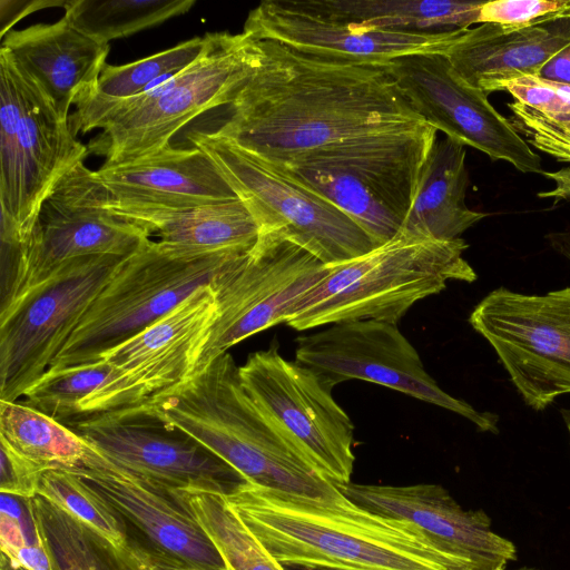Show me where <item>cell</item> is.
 <instances>
[{
	"mask_svg": "<svg viewBox=\"0 0 570 570\" xmlns=\"http://www.w3.org/2000/svg\"><path fill=\"white\" fill-rule=\"evenodd\" d=\"M256 43L254 70L213 132L269 166L352 138L428 125L384 66Z\"/></svg>",
	"mask_w": 570,
	"mask_h": 570,
	"instance_id": "6da1fadb",
	"label": "cell"
},
{
	"mask_svg": "<svg viewBox=\"0 0 570 570\" xmlns=\"http://www.w3.org/2000/svg\"><path fill=\"white\" fill-rule=\"evenodd\" d=\"M223 495L282 564L348 570H471L412 523L366 510L341 491L322 501L246 482Z\"/></svg>",
	"mask_w": 570,
	"mask_h": 570,
	"instance_id": "7a4b0ae2",
	"label": "cell"
},
{
	"mask_svg": "<svg viewBox=\"0 0 570 570\" xmlns=\"http://www.w3.org/2000/svg\"><path fill=\"white\" fill-rule=\"evenodd\" d=\"M229 353L140 407L190 436L256 485L331 500L340 490L321 476L273 429L246 393Z\"/></svg>",
	"mask_w": 570,
	"mask_h": 570,
	"instance_id": "3957f363",
	"label": "cell"
},
{
	"mask_svg": "<svg viewBox=\"0 0 570 570\" xmlns=\"http://www.w3.org/2000/svg\"><path fill=\"white\" fill-rule=\"evenodd\" d=\"M256 40L245 32H215L205 53L160 86L125 100L82 97L69 125L75 136L100 128L89 150L106 165L139 159L170 145L171 138L207 110L229 106L254 70Z\"/></svg>",
	"mask_w": 570,
	"mask_h": 570,
	"instance_id": "277c9868",
	"label": "cell"
},
{
	"mask_svg": "<svg viewBox=\"0 0 570 570\" xmlns=\"http://www.w3.org/2000/svg\"><path fill=\"white\" fill-rule=\"evenodd\" d=\"M468 247L462 238L435 240L399 233L361 257L328 267L286 324L297 331L356 320L396 324L416 302L445 289L449 281L478 278L463 257Z\"/></svg>",
	"mask_w": 570,
	"mask_h": 570,
	"instance_id": "5b68a950",
	"label": "cell"
},
{
	"mask_svg": "<svg viewBox=\"0 0 570 570\" xmlns=\"http://www.w3.org/2000/svg\"><path fill=\"white\" fill-rule=\"evenodd\" d=\"M436 132L424 125L366 135L268 166L338 207L381 246L401 232Z\"/></svg>",
	"mask_w": 570,
	"mask_h": 570,
	"instance_id": "8992f818",
	"label": "cell"
},
{
	"mask_svg": "<svg viewBox=\"0 0 570 570\" xmlns=\"http://www.w3.org/2000/svg\"><path fill=\"white\" fill-rule=\"evenodd\" d=\"M243 253L177 256L149 239L121 262L49 370L99 361L210 284L229 259Z\"/></svg>",
	"mask_w": 570,
	"mask_h": 570,
	"instance_id": "52a82bcc",
	"label": "cell"
},
{
	"mask_svg": "<svg viewBox=\"0 0 570 570\" xmlns=\"http://www.w3.org/2000/svg\"><path fill=\"white\" fill-rule=\"evenodd\" d=\"M88 154L69 121L0 50V208L22 242L51 189Z\"/></svg>",
	"mask_w": 570,
	"mask_h": 570,
	"instance_id": "ba28073f",
	"label": "cell"
},
{
	"mask_svg": "<svg viewBox=\"0 0 570 570\" xmlns=\"http://www.w3.org/2000/svg\"><path fill=\"white\" fill-rule=\"evenodd\" d=\"M188 139L214 160L261 233H281L327 267L380 246L338 207L213 131H195Z\"/></svg>",
	"mask_w": 570,
	"mask_h": 570,
	"instance_id": "9c48e42d",
	"label": "cell"
},
{
	"mask_svg": "<svg viewBox=\"0 0 570 570\" xmlns=\"http://www.w3.org/2000/svg\"><path fill=\"white\" fill-rule=\"evenodd\" d=\"M327 273V266L281 233H261L254 247L229 259L210 283L216 317L190 376L243 340L286 323Z\"/></svg>",
	"mask_w": 570,
	"mask_h": 570,
	"instance_id": "30bf717a",
	"label": "cell"
},
{
	"mask_svg": "<svg viewBox=\"0 0 570 570\" xmlns=\"http://www.w3.org/2000/svg\"><path fill=\"white\" fill-rule=\"evenodd\" d=\"M469 323L529 407L543 411L570 394V286L546 294L495 288L474 306Z\"/></svg>",
	"mask_w": 570,
	"mask_h": 570,
	"instance_id": "8fae6325",
	"label": "cell"
},
{
	"mask_svg": "<svg viewBox=\"0 0 570 570\" xmlns=\"http://www.w3.org/2000/svg\"><path fill=\"white\" fill-rule=\"evenodd\" d=\"M238 373L264 417L306 463L334 484L351 482L354 425L315 372L273 345L250 354Z\"/></svg>",
	"mask_w": 570,
	"mask_h": 570,
	"instance_id": "7c38bea8",
	"label": "cell"
},
{
	"mask_svg": "<svg viewBox=\"0 0 570 570\" xmlns=\"http://www.w3.org/2000/svg\"><path fill=\"white\" fill-rule=\"evenodd\" d=\"M125 258L69 262L0 312V401H18L49 370Z\"/></svg>",
	"mask_w": 570,
	"mask_h": 570,
	"instance_id": "4fadbf2b",
	"label": "cell"
},
{
	"mask_svg": "<svg viewBox=\"0 0 570 570\" xmlns=\"http://www.w3.org/2000/svg\"><path fill=\"white\" fill-rule=\"evenodd\" d=\"M109 199L96 170L83 161L61 177L41 204L13 282L1 295L0 312L69 262L127 257L150 239L148 229L114 214Z\"/></svg>",
	"mask_w": 570,
	"mask_h": 570,
	"instance_id": "5bb4252c",
	"label": "cell"
},
{
	"mask_svg": "<svg viewBox=\"0 0 570 570\" xmlns=\"http://www.w3.org/2000/svg\"><path fill=\"white\" fill-rule=\"evenodd\" d=\"M295 361L333 387L347 380L376 383L441 406L471 421L479 431L499 433V415L480 412L444 392L396 324L356 320L299 336Z\"/></svg>",
	"mask_w": 570,
	"mask_h": 570,
	"instance_id": "9a60e30c",
	"label": "cell"
},
{
	"mask_svg": "<svg viewBox=\"0 0 570 570\" xmlns=\"http://www.w3.org/2000/svg\"><path fill=\"white\" fill-rule=\"evenodd\" d=\"M115 464L170 493H230L248 482L233 466L185 433L139 406L67 422Z\"/></svg>",
	"mask_w": 570,
	"mask_h": 570,
	"instance_id": "2e32d148",
	"label": "cell"
},
{
	"mask_svg": "<svg viewBox=\"0 0 570 570\" xmlns=\"http://www.w3.org/2000/svg\"><path fill=\"white\" fill-rule=\"evenodd\" d=\"M384 67L416 114L444 136L493 160L508 161L521 173H543L540 156L444 53L404 56Z\"/></svg>",
	"mask_w": 570,
	"mask_h": 570,
	"instance_id": "e0dca14e",
	"label": "cell"
},
{
	"mask_svg": "<svg viewBox=\"0 0 570 570\" xmlns=\"http://www.w3.org/2000/svg\"><path fill=\"white\" fill-rule=\"evenodd\" d=\"M464 29L440 33L376 30L321 9L314 0H265L247 16L243 32L328 60L385 66L417 53H445Z\"/></svg>",
	"mask_w": 570,
	"mask_h": 570,
	"instance_id": "ac0fdd59",
	"label": "cell"
},
{
	"mask_svg": "<svg viewBox=\"0 0 570 570\" xmlns=\"http://www.w3.org/2000/svg\"><path fill=\"white\" fill-rule=\"evenodd\" d=\"M335 485L366 510L412 523L471 570H507L518 558L515 544L493 531L482 509H463L439 484Z\"/></svg>",
	"mask_w": 570,
	"mask_h": 570,
	"instance_id": "d6986e66",
	"label": "cell"
},
{
	"mask_svg": "<svg viewBox=\"0 0 570 570\" xmlns=\"http://www.w3.org/2000/svg\"><path fill=\"white\" fill-rule=\"evenodd\" d=\"M73 472L138 527L154 547L195 563L225 568L216 548L176 494L120 468L90 444L83 465Z\"/></svg>",
	"mask_w": 570,
	"mask_h": 570,
	"instance_id": "ffe728a7",
	"label": "cell"
},
{
	"mask_svg": "<svg viewBox=\"0 0 570 570\" xmlns=\"http://www.w3.org/2000/svg\"><path fill=\"white\" fill-rule=\"evenodd\" d=\"M569 47L570 8L519 28L489 22L466 28L444 55L469 85L488 94L521 77L540 76Z\"/></svg>",
	"mask_w": 570,
	"mask_h": 570,
	"instance_id": "44dd1931",
	"label": "cell"
},
{
	"mask_svg": "<svg viewBox=\"0 0 570 570\" xmlns=\"http://www.w3.org/2000/svg\"><path fill=\"white\" fill-rule=\"evenodd\" d=\"M0 50L41 90L59 117L69 121L71 106L95 90L110 46L85 35L63 14L53 23L10 30Z\"/></svg>",
	"mask_w": 570,
	"mask_h": 570,
	"instance_id": "7402d4cb",
	"label": "cell"
},
{
	"mask_svg": "<svg viewBox=\"0 0 570 570\" xmlns=\"http://www.w3.org/2000/svg\"><path fill=\"white\" fill-rule=\"evenodd\" d=\"M215 317V295L208 284L100 358L124 370L148 400L189 379Z\"/></svg>",
	"mask_w": 570,
	"mask_h": 570,
	"instance_id": "603a6c76",
	"label": "cell"
},
{
	"mask_svg": "<svg viewBox=\"0 0 570 570\" xmlns=\"http://www.w3.org/2000/svg\"><path fill=\"white\" fill-rule=\"evenodd\" d=\"M96 174L116 204L184 207L238 198L209 155L194 145L104 164Z\"/></svg>",
	"mask_w": 570,
	"mask_h": 570,
	"instance_id": "cb8c5ba5",
	"label": "cell"
},
{
	"mask_svg": "<svg viewBox=\"0 0 570 570\" xmlns=\"http://www.w3.org/2000/svg\"><path fill=\"white\" fill-rule=\"evenodd\" d=\"M109 207L117 216L157 233L161 247L177 256L247 252L261 234L239 198L184 207L122 205L109 199Z\"/></svg>",
	"mask_w": 570,
	"mask_h": 570,
	"instance_id": "d4e9b609",
	"label": "cell"
},
{
	"mask_svg": "<svg viewBox=\"0 0 570 570\" xmlns=\"http://www.w3.org/2000/svg\"><path fill=\"white\" fill-rule=\"evenodd\" d=\"M23 396L24 404L62 424L79 417L132 409L147 401L124 370L104 358L49 370Z\"/></svg>",
	"mask_w": 570,
	"mask_h": 570,
	"instance_id": "484cf974",
	"label": "cell"
},
{
	"mask_svg": "<svg viewBox=\"0 0 570 570\" xmlns=\"http://www.w3.org/2000/svg\"><path fill=\"white\" fill-rule=\"evenodd\" d=\"M465 146L444 136L435 139L413 204L401 232L435 240H454L488 216L465 203Z\"/></svg>",
	"mask_w": 570,
	"mask_h": 570,
	"instance_id": "4316f807",
	"label": "cell"
},
{
	"mask_svg": "<svg viewBox=\"0 0 570 570\" xmlns=\"http://www.w3.org/2000/svg\"><path fill=\"white\" fill-rule=\"evenodd\" d=\"M326 12L366 28L440 33L479 24L484 1L314 0Z\"/></svg>",
	"mask_w": 570,
	"mask_h": 570,
	"instance_id": "83f0119b",
	"label": "cell"
},
{
	"mask_svg": "<svg viewBox=\"0 0 570 570\" xmlns=\"http://www.w3.org/2000/svg\"><path fill=\"white\" fill-rule=\"evenodd\" d=\"M510 122L538 150L570 163V83L524 76L505 85Z\"/></svg>",
	"mask_w": 570,
	"mask_h": 570,
	"instance_id": "f1b7e54d",
	"label": "cell"
},
{
	"mask_svg": "<svg viewBox=\"0 0 570 570\" xmlns=\"http://www.w3.org/2000/svg\"><path fill=\"white\" fill-rule=\"evenodd\" d=\"M0 440L41 473L81 468L89 449L88 442L69 426L22 401H0Z\"/></svg>",
	"mask_w": 570,
	"mask_h": 570,
	"instance_id": "f546056e",
	"label": "cell"
},
{
	"mask_svg": "<svg viewBox=\"0 0 570 570\" xmlns=\"http://www.w3.org/2000/svg\"><path fill=\"white\" fill-rule=\"evenodd\" d=\"M219 553L226 570H285L230 509L223 493L176 492Z\"/></svg>",
	"mask_w": 570,
	"mask_h": 570,
	"instance_id": "4dcf8cb0",
	"label": "cell"
},
{
	"mask_svg": "<svg viewBox=\"0 0 570 570\" xmlns=\"http://www.w3.org/2000/svg\"><path fill=\"white\" fill-rule=\"evenodd\" d=\"M37 495L90 531L121 562L130 544L120 513L83 478L70 470L45 471Z\"/></svg>",
	"mask_w": 570,
	"mask_h": 570,
	"instance_id": "1f68e13d",
	"label": "cell"
},
{
	"mask_svg": "<svg viewBox=\"0 0 570 570\" xmlns=\"http://www.w3.org/2000/svg\"><path fill=\"white\" fill-rule=\"evenodd\" d=\"M195 0H69L65 16L81 32L109 45L184 14Z\"/></svg>",
	"mask_w": 570,
	"mask_h": 570,
	"instance_id": "d6a6232c",
	"label": "cell"
},
{
	"mask_svg": "<svg viewBox=\"0 0 570 570\" xmlns=\"http://www.w3.org/2000/svg\"><path fill=\"white\" fill-rule=\"evenodd\" d=\"M214 37L215 32L195 37L167 50L121 66L107 63L95 90L83 97L115 101L145 94L190 67L209 48Z\"/></svg>",
	"mask_w": 570,
	"mask_h": 570,
	"instance_id": "836d02e7",
	"label": "cell"
},
{
	"mask_svg": "<svg viewBox=\"0 0 570 570\" xmlns=\"http://www.w3.org/2000/svg\"><path fill=\"white\" fill-rule=\"evenodd\" d=\"M32 501L56 570H112L100 551L104 544L90 531L43 498Z\"/></svg>",
	"mask_w": 570,
	"mask_h": 570,
	"instance_id": "e575fe53",
	"label": "cell"
},
{
	"mask_svg": "<svg viewBox=\"0 0 570 570\" xmlns=\"http://www.w3.org/2000/svg\"><path fill=\"white\" fill-rule=\"evenodd\" d=\"M570 8V0H494L484 1L480 23L524 27Z\"/></svg>",
	"mask_w": 570,
	"mask_h": 570,
	"instance_id": "d590c367",
	"label": "cell"
},
{
	"mask_svg": "<svg viewBox=\"0 0 570 570\" xmlns=\"http://www.w3.org/2000/svg\"><path fill=\"white\" fill-rule=\"evenodd\" d=\"M0 491L22 499L37 495L41 472L0 440Z\"/></svg>",
	"mask_w": 570,
	"mask_h": 570,
	"instance_id": "8d00e7d4",
	"label": "cell"
},
{
	"mask_svg": "<svg viewBox=\"0 0 570 570\" xmlns=\"http://www.w3.org/2000/svg\"><path fill=\"white\" fill-rule=\"evenodd\" d=\"M119 566L134 570H226L195 563L169 554L156 547H145L138 543L129 544L127 556Z\"/></svg>",
	"mask_w": 570,
	"mask_h": 570,
	"instance_id": "74e56055",
	"label": "cell"
},
{
	"mask_svg": "<svg viewBox=\"0 0 570 570\" xmlns=\"http://www.w3.org/2000/svg\"><path fill=\"white\" fill-rule=\"evenodd\" d=\"M1 552L14 559L28 570H56L53 558L36 510L32 537L20 546L1 549Z\"/></svg>",
	"mask_w": 570,
	"mask_h": 570,
	"instance_id": "f35d334b",
	"label": "cell"
},
{
	"mask_svg": "<svg viewBox=\"0 0 570 570\" xmlns=\"http://www.w3.org/2000/svg\"><path fill=\"white\" fill-rule=\"evenodd\" d=\"M67 1H7L1 0V31L2 39L13 24L24 16L46 7H65Z\"/></svg>",
	"mask_w": 570,
	"mask_h": 570,
	"instance_id": "ab89813d",
	"label": "cell"
},
{
	"mask_svg": "<svg viewBox=\"0 0 570 570\" xmlns=\"http://www.w3.org/2000/svg\"><path fill=\"white\" fill-rule=\"evenodd\" d=\"M542 175L554 183V188L538 193V197L552 198L556 203L559 200L570 202V168H563L558 171L543 170Z\"/></svg>",
	"mask_w": 570,
	"mask_h": 570,
	"instance_id": "60d3db41",
	"label": "cell"
},
{
	"mask_svg": "<svg viewBox=\"0 0 570 570\" xmlns=\"http://www.w3.org/2000/svg\"><path fill=\"white\" fill-rule=\"evenodd\" d=\"M541 77L570 83V47L553 58L541 71Z\"/></svg>",
	"mask_w": 570,
	"mask_h": 570,
	"instance_id": "b9f144b4",
	"label": "cell"
},
{
	"mask_svg": "<svg viewBox=\"0 0 570 570\" xmlns=\"http://www.w3.org/2000/svg\"><path fill=\"white\" fill-rule=\"evenodd\" d=\"M285 570H348L344 568H336L321 564H307V563H287L283 564Z\"/></svg>",
	"mask_w": 570,
	"mask_h": 570,
	"instance_id": "7bdbcfd3",
	"label": "cell"
},
{
	"mask_svg": "<svg viewBox=\"0 0 570 570\" xmlns=\"http://www.w3.org/2000/svg\"><path fill=\"white\" fill-rule=\"evenodd\" d=\"M0 570H28L21 563L16 561L14 559L8 557L3 552H1L0 557Z\"/></svg>",
	"mask_w": 570,
	"mask_h": 570,
	"instance_id": "ee69618b",
	"label": "cell"
},
{
	"mask_svg": "<svg viewBox=\"0 0 570 570\" xmlns=\"http://www.w3.org/2000/svg\"><path fill=\"white\" fill-rule=\"evenodd\" d=\"M561 414L570 438V410H561Z\"/></svg>",
	"mask_w": 570,
	"mask_h": 570,
	"instance_id": "f6af8a7d",
	"label": "cell"
},
{
	"mask_svg": "<svg viewBox=\"0 0 570 570\" xmlns=\"http://www.w3.org/2000/svg\"><path fill=\"white\" fill-rule=\"evenodd\" d=\"M513 570H539L538 568H533V567H520L518 569H513Z\"/></svg>",
	"mask_w": 570,
	"mask_h": 570,
	"instance_id": "bcb514c9",
	"label": "cell"
},
{
	"mask_svg": "<svg viewBox=\"0 0 570 570\" xmlns=\"http://www.w3.org/2000/svg\"><path fill=\"white\" fill-rule=\"evenodd\" d=\"M119 567H120V570H134V569L125 567V566H119Z\"/></svg>",
	"mask_w": 570,
	"mask_h": 570,
	"instance_id": "7dc6e473",
	"label": "cell"
}]
</instances>
